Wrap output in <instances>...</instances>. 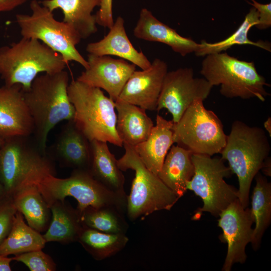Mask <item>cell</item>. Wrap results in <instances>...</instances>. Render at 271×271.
I'll list each match as a JSON object with an SVG mask.
<instances>
[{
  "label": "cell",
  "instance_id": "obj_1",
  "mask_svg": "<svg viewBox=\"0 0 271 271\" xmlns=\"http://www.w3.org/2000/svg\"><path fill=\"white\" fill-rule=\"evenodd\" d=\"M69 84L68 74L63 70L37 76L30 88L24 91L34 131L43 153L51 130L63 120L73 119L74 108L68 96Z\"/></svg>",
  "mask_w": 271,
  "mask_h": 271
},
{
  "label": "cell",
  "instance_id": "obj_2",
  "mask_svg": "<svg viewBox=\"0 0 271 271\" xmlns=\"http://www.w3.org/2000/svg\"><path fill=\"white\" fill-rule=\"evenodd\" d=\"M270 146L264 130L240 120L234 121L221 152V159L228 162L238 178V199L246 208L252 181L269 157Z\"/></svg>",
  "mask_w": 271,
  "mask_h": 271
},
{
  "label": "cell",
  "instance_id": "obj_3",
  "mask_svg": "<svg viewBox=\"0 0 271 271\" xmlns=\"http://www.w3.org/2000/svg\"><path fill=\"white\" fill-rule=\"evenodd\" d=\"M67 64L59 53L37 39L22 37L0 47L1 78L6 85H20L24 91L39 73H56Z\"/></svg>",
  "mask_w": 271,
  "mask_h": 271
},
{
  "label": "cell",
  "instance_id": "obj_4",
  "mask_svg": "<svg viewBox=\"0 0 271 271\" xmlns=\"http://www.w3.org/2000/svg\"><path fill=\"white\" fill-rule=\"evenodd\" d=\"M68 96L74 108L73 120L91 142H105L122 147L117 134L115 102L101 89L72 80L68 87Z\"/></svg>",
  "mask_w": 271,
  "mask_h": 271
},
{
  "label": "cell",
  "instance_id": "obj_5",
  "mask_svg": "<svg viewBox=\"0 0 271 271\" xmlns=\"http://www.w3.org/2000/svg\"><path fill=\"white\" fill-rule=\"evenodd\" d=\"M205 56L200 73L213 86H220L219 91L223 96L256 98L263 102L269 95L265 87L270 85L258 73L253 62L239 60L226 52Z\"/></svg>",
  "mask_w": 271,
  "mask_h": 271
},
{
  "label": "cell",
  "instance_id": "obj_6",
  "mask_svg": "<svg viewBox=\"0 0 271 271\" xmlns=\"http://www.w3.org/2000/svg\"><path fill=\"white\" fill-rule=\"evenodd\" d=\"M122 146L125 153L117 160L118 166L122 171L131 169L135 172L126 197L128 218L131 221L143 220L154 212L171 210L180 198L145 166L132 147Z\"/></svg>",
  "mask_w": 271,
  "mask_h": 271
},
{
  "label": "cell",
  "instance_id": "obj_7",
  "mask_svg": "<svg viewBox=\"0 0 271 271\" xmlns=\"http://www.w3.org/2000/svg\"><path fill=\"white\" fill-rule=\"evenodd\" d=\"M34 184L49 207L69 196L77 200L79 214L88 207L114 206L126 211V198L108 190L89 171L75 170L69 177L62 179L50 174Z\"/></svg>",
  "mask_w": 271,
  "mask_h": 271
},
{
  "label": "cell",
  "instance_id": "obj_8",
  "mask_svg": "<svg viewBox=\"0 0 271 271\" xmlns=\"http://www.w3.org/2000/svg\"><path fill=\"white\" fill-rule=\"evenodd\" d=\"M32 14H17L16 22L23 38L39 40L59 53L67 64L75 61L84 69L88 63L76 48L82 39L77 31L70 24L55 19L53 12L37 0L30 3Z\"/></svg>",
  "mask_w": 271,
  "mask_h": 271
},
{
  "label": "cell",
  "instance_id": "obj_9",
  "mask_svg": "<svg viewBox=\"0 0 271 271\" xmlns=\"http://www.w3.org/2000/svg\"><path fill=\"white\" fill-rule=\"evenodd\" d=\"M194 174L187 182V190L192 191L203 202L195 211L193 219H198L203 212L218 217L231 203L238 199V189L227 184L224 179L232 173L221 158L204 155H192Z\"/></svg>",
  "mask_w": 271,
  "mask_h": 271
},
{
  "label": "cell",
  "instance_id": "obj_10",
  "mask_svg": "<svg viewBox=\"0 0 271 271\" xmlns=\"http://www.w3.org/2000/svg\"><path fill=\"white\" fill-rule=\"evenodd\" d=\"M173 129L174 143L194 154L212 157L220 154L226 143L221 121L202 99L189 106Z\"/></svg>",
  "mask_w": 271,
  "mask_h": 271
},
{
  "label": "cell",
  "instance_id": "obj_11",
  "mask_svg": "<svg viewBox=\"0 0 271 271\" xmlns=\"http://www.w3.org/2000/svg\"><path fill=\"white\" fill-rule=\"evenodd\" d=\"M24 137L4 139L0 146V183L8 193L54 174L49 161L25 143Z\"/></svg>",
  "mask_w": 271,
  "mask_h": 271
},
{
  "label": "cell",
  "instance_id": "obj_12",
  "mask_svg": "<svg viewBox=\"0 0 271 271\" xmlns=\"http://www.w3.org/2000/svg\"><path fill=\"white\" fill-rule=\"evenodd\" d=\"M213 86L204 78L194 77L190 68H180L167 73L156 111L167 109L177 122L189 106L196 99L205 100Z\"/></svg>",
  "mask_w": 271,
  "mask_h": 271
},
{
  "label": "cell",
  "instance_id": "obj_13",
  "mask_svg": "<svg viewBox=\"0 0 271 271\" xmlns=\"http://www.w3.org/2000/svg\"><path fill=\"white\" fill-rule=\"evenodd\" d=\"M218 217V226L222 230L219 238L227 244L222 270L230 271L235 263H244L246 260L245 248L252 240L254 218L251 208L244 207L238 199L231 203Z\"/></svg>",
  "mask_w": 271,
  "mask_h": 271
},
{
  "label": "cell",
  "instance_id": "obj_14",
  "mask_svg": "<svg viewBox=\"0 0 271 271\" xmlns=\"http://www.w3.org/2000/svg\"><path fill=\"white\" fill-rule=\"evenodd\" d=\"M88 67L76 79L89 86L103 89L113 101L118 99L136 66L122 59L88 54Z\"/></svg>",
  "mask_w": 271,
  "mask_h": 271
},
{
  "label": "cell",
  "instance_id": "obj_15",
  "mask_svg": "<svg viewBox=\"0 0 271 271\" xmlns=\"http://www.w3.org/2000/svg\"><path fill=\"white\" fill-rule=\"evenodd\" d=\"M168 71L167 63L160 59L155 58L148 69L133 71L118 98L146 110H156Z\"/></svg>",
  "mask_w": 271,
  "mask_h": 271
},
{
  "label": "cell",
  "instance_id": "obj_16",
  "mask_svg": "<svg viewBox=\"0 0 271 271\" xmlns=\"http://www.w3.org/2000/svg\"><path fill=\"white\" fill-rule=\"evenodd\" d=\"M34 131L33 119L19 84L0 87V137H27Z\"/></svg>",
  "mask_w": 271,
  "mask_h": 271
},
{
  "label": "cell",
  "instance_id": "obj_17",
  "mask_svg": "<svg viewBox=\"0 0 271 271\" xmlns=\"http://www.w3.org/2000/svg\"><path fill=\"white\" fill-rule=\"evenodd\" d=\"M133 33L139 39L165 44L182 56L196 52L201 46L200 43L181 36L146 8L141 10Z\"/></svg>",
  "mask_w": 271,
  "mask_h": 271
},
{
  "label": "cell",
  "instance_id": "obj_18",
  "mask_svg": "<svg viewBox=\"0 0 271 271\" xmlns=\"http://www.w3.org/2000/svg\"><path fill=\"white\" fill-rule=\"evenodd\" d=\"M108 34L101 40L87 44L89 54L97 56H115L128 61L142 70L149 68L152 62L142 51H138L126 34L124 19L118 17Z\"/></svg>",
  "mask_w": 271,
  "mask_h": 271
},
{
  "label": "cell",
  "instance_id": "obj_19",
  "mask_svg": "<svg viewBox=\"0 0 271 271\" xmlns=\"http://www.w3.org/2000/svg\"><path fill=\"white\" fill-rule=\"evenodd\" d=\"M173 125L172 120H168L157 115L156 125L153 127L148 137L133 147L145 166L157 175L167 153L174 143Z\"/></svg>",
  "mask_w": 271,
  "mask_h": 271
},
{
  "label": "cell",
  "instance_id": "obj_20",
  "mask_svg": "<svg viewBox=\"0 0 271 271\" xmlns=\"http://www.w3.org/2000/svg\"><path fill=\"white\" fill-rule=\"evenodd\" d=\"M105 142H90L91 159L89 172L94 178L109 191L126 198L125 178L119 169L117 160Z\"/></svg>",
  "mask_w": 271,
  "mask_h": 271
},
{
  "label": "cell",
  "instance_id": "obj_21",
  "mask_svg": "<svg viewBox=\"0 0 271 271\" xmlns=\"http://www.w3.org/2000/svg\"><path fill=\"white\" fill-rule=\"evenodd\" d=\"M114 102L116 129L122 144L134 147L146 140L154 125L146 110L118 98Z\"/></svg>",
  "mask_w": 271,
  "mask_h": 271
},
{
  "label": "cell",
  "instance_id": "obj_22",
  "mask_svg": "<svg viewBox=\"0 0 271 271\" xmlns=\"http://www.w3.org/2000/svg\"><path fill=\"white\" fill-rule=\"evenodd\" d=\"M42 5L53 12L62 10L64 22L71 25L85 39L97 31L94 9L100 7L101 0H44Z\"/></svg>",
  "mask_w": 271,
  "mask_h": 271
},
{
  "label": "cell",
  "instance_id": "obj_23",
  "mask_svg": "<svg viewBox=\"0 0 271 271\" xmlns=\"http://www.w3.org/2000/svg\"><path fill=\"white\" fill-rule=\"evenodd\" d=\"M192 155L190 151L178 145H172L158 174L164 184L179 198L187 191V182L194 174Z\"/></svg>",
  "mask_w": 271,
  "mask_h": 271
},
{
  "label": "cell",
  "instance_id": "obj_24",
  "mask_svg": "<svg viewBox=\"0 0 271 271\" xmlns=\"http://www.w3.org/2000/svg\"><path fill=\"white\" fill-rule=\"evenodd\" d=\"M56 150L63 161L75 170L89 171L90 142L77 127L73 119L68 121L60 133Z\"/></svg>",
  "mask_w": 271,
  "mask_h": 271
},
{
  "label": "cell",
  "instance_id": "obj_25",
  "mask_svg": "<svg viewBox=\"0 0 271 271\" xmlns=\"http://www.w3.org/2000/svg\"><path fill=\"white\" fill-rule=\"evenodd\" d=\"M13 195L14 205L28 225L38 232L44 231L49 222L50 207L37 186L34 184L26 185Z\"/></svg>",
  "mask_w": 271,
  "mask_h": 271
},
{
  "label": "cell",
  "instance_id": "obj_26",
  "mask_svg": "<svg viewBox=\"0 0 271 271\" xmlns=\"http://www.w3.org/2000/svg\"><path fill=\"white\" fill-rule=\"evenodd\" d=\"M46 242L43 235L27 225L22 214L17 211L9 234L0 244V255L8 256L42 249Z\"/></svg>",
  "mask_w": 271,
  "mask_h": 271
},
{
  "label": "cell",
  "instance_id": "obj_27",
  "mask_svg": "<svg viewBox=\"0 0 271 271\" xmlns=\"http://www.w3.org/2000/svg\"><path fill=\"white\" fill-rule=\"evenodd\" d=\"M254 179L255 185L252 196L251 210L255 227L250 243L253 249L257 250L271 222V183L259 172Z\"/></svg>",
  "mask_w": 271,
  "mask_h": 271
},
{
  "label": "cell",
  "instance_id": "obj_28",
  "mask_svg": "<svg viewBox=\"0 0 271 271\" xmlns=\"http://www.w3.org/2000/svg\"><path fill=\"white\" fill-rule=\"evenodd\" d=\"M52 219L43 235L47 242H69L77 241L83 227L77 210L67 208L64 202H57L50 206Z\"/></svg>",
  "mask_w": 271,
  "mask_h": 271
},
{
  "label": "cell",
  "instance_id": "obj_29",
  "mask_svg": "<svg viewBox=\"0 0 271 271\" xmlns=\"http://www.w3.org/2000/svg\"><path fill=\"white\" fill-rule=\"evenodd\" d=\"M84 249L96 260L110 257L126 246V234L105 233L83 226L78 240Z\"/></svg>",
  "mask_w": 271,
  "mask_h": 271
},
{
  "label": "cell",
  "instance_id": "obj_30",
  "mask_svg": "<svg viewBox=\"0 0 271 271\" xmlns=\"http://www.w3.org/2000/svg\"><path fill=\"white\" fill-rule=\"evenodd\" d=\"M258 23V14L253 7L250 9L248 13L236 30L227 38L214 43H209L202 41L201 46L195 54L197 56H205L207 55L222 52L235 45H250L270 52L271 45L269 42L262 41L254 42L248 38V33L252 27Z\"/></svg>",
  "mask_w": 271,
  "mask_h": 271
},
{
  "label": "cell",
  "instance_id": "obj_31",
  "mask_svg": "<svg viewBox=\"0 0 271 271\" xmlns=\"http://www.w3.org/2000/svg\"><path fill=\"white\" fill-rule=\"evenodd\" d=\"M126 211L114 206L88 207L79 214L83 226L113 234H126Z\"/></svg>",
  "mask_w": 271,
  "mask_h": 271
},
{
  "label": "cell",
  "instance_id": "obj_32",
  "mask_svg": "<svg viewBox=\"0 0 271 271\" xmlns=\"http://www.w3.org/2000/svg\"><path fill=\"white\" fill-rule=\"evenodd\" d=\"M13 260L23 262L31 271H53L56 264L52 258L42 249L31 251L15 255Z\"/></svg>",
  "mask_w": 271,
  "mask_h": 271
},
{
  "label": "cell",
  "instance_id": "obj_33",
  "mask_svg": "<svg viewBox=\"0 0 271 271\" xmlns=\"http://www.w3.org/2000/svg\"><path fill=\"white\" fill-rule=\"evenodd\" d=\"M17 211L13 203L0 207V244L9 234Z\"/></svg>",
  "mask_w": 271,
  "mask_h": 271
},
{
  "label": "cell",
  "instance_id": "obj_34",
  "mask_svg": "<svg viewBox=\"0 0 271 271\" xmlns=\"http://www.w3.org/2000/svg\"><path fill=\"white\" fill-rule=\"evenodd\" d=\"M112 2L113 0H101L99 9L95 15L97 25L108 29L112 26Z\"/></svg>",
  "mask_w": 271,
  "mask_h": 271
},
{
  "label": "cell",
  "instance_id": "obj_35",
  "mask_svg": "<svg viewBox=\"0 0 271 271\" xmlns=\"http://www.w3.org/2000/svg\"><path fill=\"white\" fill-rule=\"evenodd\" d=\"M247 2L254 8L258 14V23L255 26L259 30H264L271 26V3L261 4L255 0L247 1Z\"/></svg>",
  "mask_w": 271,
  "mask_h": 271
},
{
  "label": "cell",
  "instance_id": "obj_36",
  "mask_svg": "<svg viewBox=\"0 0 271 271\" xmlns=\"http://www.w3.org/2000/svg\"><path fill=\"white\" fill-rule=\"evenodd\" d=\"M29 0H0V13L11 11Z\"/></svg>",
  "mask_w": 271,
  "mask_h": 271
},
{
  "label": "cell",
  "instance_id": "obj_37",
  "mask_svg": "<svg viewBox=\"0 0 271 271\" xmlns=\"http://www.w3.org/2000/svg\"><path fill=\"white\" fill-rule=\"evenodd\" d=\"M12 260V258L0 255V271H11L10 263Z\"/></svg>",
  "mask_w": 271,
  "mask_h": 271
},
{
  "label": "cell",
  "instance_id": "obj_38",
  "mask_svg": "<svg viewBox=\"0 0 271 271\" xmlns=\"http://www.w3.org/2000/svg\"><path fill=\"white\" fill-rule=\"evenodd\" d=\"M261 170L265 176L269 177L271 176V160L270 157H268L266 159Z\"/></svg>",
  "mask_w": 271,
  "mask_h": 271
},
{
  "label": "cell",
  "instance_id": "obj_39",
  "mask_svg": "<svg viewBox=\"0 0 271 271\" xmlns=\"http://www.w3.org/2000/svg\"><path fill=\"white\" fill-rule=\"evenodd\" d=\"M264 128L267 131L269 137H271V118L268 117L267 119L264 122Z\"/></svg>",
  "mask_w": 271,
  "mask_h": 271
},
{
  "label": "cell",
  "instance_id": "obj_40",
  "mask_svg": "<svg viewBox=\"0 0 271 271\" xmlns=\"http://www.w3.org/2000/svg\"><path fill=\"white\" fill-rule=\"evenodd\" d=\"M4 141V139L0 137V146L3 143ZM3 190H4V188L0 183V193H1Z\"/></svg>",
  "mask_w": 271,
  "mask_h": 271
}]
</instances>
